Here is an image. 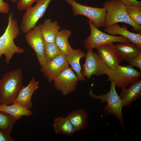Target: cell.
<instances>
[{"label": "cell", "mask_w": 141, "mask_h": 141, "mask_svg": "<svg viewBox=\"0 0 141 141\" xmlns=\"http://www.w3.org/2000/svg\"><path fill=\"white\" fill-rule=\"evenodd\" d=\"M1 78H0V79ZM1 104V100H0V105Z\"/></svg>", "instance_id": "d6a6232c"}, {"label": "cell", "mask_w": 141, "mask_h": 141, "mask_svg": "<svg viewBox=\"0 0 141 141\" xmlns=\"http://www.w3.org/2000/svg\"><path fill=\"white\" fill-rule=\"evenodd\" d=\"M86 55L80 49H73L70 53L66 55L68 63L75 72L79 80L84 81L86 80L85 77L81 74L82 68L80 63V59L85 56Z\"/></svg>", "instance_id": "ffe728a7"}, {"label": "cell", "mask_w": 141, "mask_h": 141, "mask_svg": "<svg viewBox=\"0 0 141 141\" xmlns=\"http://www.w3.org/2000/svg\"><path fill=\"white\" fill-rule=\"evenodd\" d=\"M110 87L109 91L106 94L100 95L99 96L94 94L92 87L89 93V96L96 100H99L101 103H107V105L104 108V113L106 115L113 114L120 121L124 131L123 115L122 110L124 106L122 102L116 91V85L115 83L111 82Z\"/></svg>", "instance_id": "277c9868"}, {"label": "cell", "mask_w": 141, "mask_h": 141, "mask_svg": "<svg viewBox=\"0 0 141 141\" xmlns=\"http://www.w3.org/2000/svg\"><path fill=\"white\" fill-rule=\"evenodd\" d=\"M104 31L111 35H120L128 39L130 42L136 44L141 48V33L132 32L129 31L126 26H123L121 27L117 24L105 27Z\"/></svg>", "instance_id": "9a60e30c"}, {"label": "cell", "mask_w": 141, "mask_h": 141, "mask_svg": "<svg viewBox=\"0 0 141 141\" xmlns=\"http://www.w3.org/2000/svg\"><path fill=\"white\" fill-rule=\"evenodd\" d=\"M103 6L106 10L105 27L121 22L131 25L133 27V31H141V25L135 23L130 18L126 11V6L121 0L107 1L103 3Z\"/></svg>", "instance_id": "3957f363"}, {"label": "cell", "mask_w": 141, "mask_h": 141, "mask_svg": "<svg viewBox=\"0 0 141 141\" xmlns=\"http://www.w3.org/2000/svg\"><path fill=\"white\" fill-rule=\"evenodd\" d=\"M126 10L131 19L137 24L141 25V6H126Z\"/></svg>", "instance_id": "484cf974"}, {"label": "cell", "mask_w": 141, "mask_h": 141, "mask_svg": "<svg viewBox=\"0 0 141 141\" xmlns=\"http://www.w3.org/2000/svg\"><path fill=\"white\" fill-rule=\"evenodd\" d=\"M53 127L55 133L57 134H60L71 136L76 132L68 119L63 116L54 119Z\"/></svg>", "instance_id": "44dd1931"}, {"label": "cell", "mask_w": 141, "mask_h": 141, "mask_svg": "<svg viewBox=\"0 0 141 141\" xmlns=\"http://www.w3.org/2000/svg\"><path fill=\"white\" fill-rule=\"evenodd\" d=\"M0 111L8 114L15 118L17 120L23 116L29 117L32 115V112L16 102L14 101L10 105L2 104L0 105Z\"/></svg>", "instance_id": "7402d4cb"}, {"label": "cell", "mask_w": 141, "mask_h": 141, "mask_svg": "<svg viewBox=\"0 0 141 141\" xmlns=\"http://www.w3.org/2000/svg\"><path fill=\"white\" fill-rule=\"evenodd\" d=\"M38 25L44 40L55 43L56 37L61 28L57 22H52L51 19H47L44 20L42 24Z\"/></svg>", "instance_id": "e0dca14e"}, {"label": "cell", "mask_w": 141, "mask_h": 141, "mask_svg": "<svg viewBox=\"0 0 141 141\" xmlns=\"http://www.w3.org/2000/svg\"><path fill=\"white\" fill-rule=\"evenodd\" d=\"M71 6L74 16L81 15L86 16L93 25L98 28L105 26L106 9L80 4L72 0H65Z\"/></svg>", "instance_id": "8992f818"}, {"label": "cell", "mask_w": 141, "mask_h": 141, "mask_svg": "<svg viewBox=\"0 0 141 141\" xmlns=\"http://www.w3.org/2000/svg\"><path fill=\"white\" fill-rule=\"evenodd\" d=\"M39 81H36L34 78H32L28 85L24 86L15 101L23 106L30 109L32 106L31 97L34 92L39 87Z\"/></svg>", "instance_id": "5bb4252c"}, {"label": "cell", "mask_w": 141, "mask_h": 141, "mask_svg": "<svg viewBox=\"0 0 141 141\" xmlns=\"http://www.w3.org/2000/svg\"><path fill=\"white\" fill-rule=\"evenodd\" d=\"M66 56L61 54L52 60L46 62L41 66L40 70L49 83L64 69L69 67Z\"/></svg>", "instance_id": "8fae6325"}, {"label": "cell", "mask_w": 141, "mask_h": 141, "mask_svg": "<svg viewBox=\"0 0 141 141\" xmlns=\"http://www.w3.org/2000/svg\"><path fill=\"white\" fill-rule=\"evenodd\" d=\"M37 0H18L16 4L17 10L21 11L32 6V4Z\"/></svg>", "instance_id": "4316f807"}, {"label": "cell", "mask_w": 141, "mask_h": 141, "mask_svg": "<svg viewBox=\"0 0 141 141\" xmlns=\"http://www.w3.org/2000/svg\"><path fill=\"white\" fill-rule=\"evenodd\" d=\"M128 62L132 67L138 68L141 71V52L135 57L131 59Z\"/></svg>", "instance_id": "83f0119b"}, {"label": "cell", "mask_w": 141, "mask_h": 141, "mask_svg": "<svg viewBox=\"0 0 141 141\" xmlns=\"http://www.w3.org/2000/svg\"><path fill=\"white\" fill-rule=\"evenodd\" d=\"M4 0H0V13L4 14L9 13L10 8L9 4L4 2Z\"/></svg>", "instance_id": "f546056e"}, {"label": "cell", "mask_w": 141, "mask_h": 141, "mask_svg": "<svg viewBox=\"0 0 141 141\" xmlns=\"http://www.w3.org/2000/svg\"><path fill=\"white\" fill-rule=\"evenodd\" d=\"M85 62L82 66V75L88 79L93 75L97 76L107 74L110 69L98 55L91 49H87Z\"/></svg>", "instance_id": "9c48e42d"}, {"label": "cell", "mask_w": 141, "mask_h": 141, "mask_svg": "<svg viewBox=\"0 0 141 141\" xmlns=\"http://www.w3.org/2000/svg\"><path fill=\"white\" fill-rule=\"evenodd\" d=\"M61 54L60 49L55 43L44 41V54L46 62L52 60Z\"/></svg>", "instance_id": "cb8c5ba5"}, {"label": "cell", "mask_w": 141, "mask_h": 141, "mask_svg": "<svg viewBox=\"0 0 141 141\" xmlns=\"http://www.w3.org/2000/svg\"><path fill=\"white\" fill-rule=\"evenodd\" d=\"M115 46L122 60L128 62L141 52V48L131 42L120 43Z\"/></svg>", "instance_id": "d6986e66"}, {"label": "cell", "mask_w": 141, "mask_h": 141, "mask_svg": "<svg viewBox=\"0 0 141 141\" xmlns=\"http://www.w3.org/2000/svg\"><path fill=\"white\" fill-rule=\"evenodd\" d=\"M75 131L85 128L88 125L89 117L87 113L83 109H76L69 113L66 115Z\"/></svg>", "instance_id": "ac0fdd59"}, {"label": "cell", "mask_w": 141, "mask_h": 141, "mask_svg": "<svg viewBox=\"0 0 141 141\" xmlns=\"http://www.w3.org/2000/svg\"><path fill=\"white\" fill-rule=\"evenodd\" d=\"M51 1L37 0L34 6L26 10L22 17L20 27L23 33L26 34L36 26L38 20L44 14Z\"/></svg>", "instance_id": "ba28073f"}, {"label": "cell", "mask_w": 141, "mask_h": 141, "mask_svg": "<svg viewBox=\"0 0 141 141\" xmlns=\"http://www.w3.org/2000/svg\"><path fill=\"white\" fill-rule=\"evenodd\" d=\"M13 13L10 12L8 15V26L0 37V58L4 55L5 61L8 64L15 54H21L24 52V49L16 46L14 42L20 33L21 30L17 20L13 18Z\"/></svg>", "instance_id": "7a4b0ae2"}, {"label": "cell", "mask_w": 141, "mask_h": 141, "mask_svg": "<svg viewBox=\"0 0 141 141\" xmlns=\"http://www.w3.org/2000/svg\"><path fill=\"white\" fill-rule=\"evenodd\" d=\"M25 40L30 47L35 51L39 63L43 66L46 62L44 54V40L38 25L27 33Z\"/></svg>", "instance_id": "7c38bea8"}, {"label": "cell", "mask_w": 141, "mask_h": 141, "mask_svg": "<svg viewBox=\"0 0 141 141\" xmlns=\"http://www.w3.org/2000/svg\"><path fill=\"white\" fill-rule=\"evenodd\" d=\"M71 34L70 31L63 29L59 32L55 39V43L60 49L62 53L66 56L73 50L68 41V38Z\"/></svg>", "instance_id": "603a6c76"}, {"label": "cell", "mask_w": 141, "mask_h": 141, "mask_svg": "<svg viewBox=\"0 0 141 141\" xmlns=\"http://www.w3.org/2000/svg\"><path fill=\"white\" fill-rule=\"evenodd\" d=\"M126 6L128 5L141 6V2L137 0H121Z\"/></svg>", "instance_id": "4dcf8cb0"}, {"label": "cell", "mask_w": 141, "mask_h": 141, "mask_svg": "<svg viewBox=\"0 0 141 141\" xmlns=\"http://www.w3.org/2000/svg\"><path fill=\"white\" fill-rule=\"evenodd\" d=\"M124 106L129 107L133 102L139 98L141 96V80L139 79L131 84L127 89L122 88L119 95Z\"/></svg>", "instance_id": "2e32d148"}, {"label": "cell", "mask_w": 141, "mask_h": 141, "mask_svg": "<svg viewBox=\"0 0 141 141\" xmlns=\"http://www.w3.org/2000/svg\"><path fill=\"white\" fill-rule=\"evenodd\" d=\"M10 133L0 130V141H14Z\"/></svg>", "instance_id": "f1b7e54d"}, {"label": "cell", "mask_w": 141, "mask_h": 141, "mask_svg": "<svg viewBox=\"0 0 141 141\" xmlns=\"http://www.w3.org/2000/svg\"><path fill=\"white\" fill-rule=\"evenodd\" d=\"M23 77L21 68L6 73L0 79L1 104H11L24 87Z\"/></svg>", "instance_id": "6da1fadb"}, {"label": "cell", "mask_w": 141, "mask_h": 141, "mask_svg": "<svg viewBox=\"0 0 141 141\" xmlns=\"http://www.w3.org/2000/svg\"><path fill=\"white\" fill-rule=\"evenodd\" d=\"M107 81H113L118 87L126 88L130 84L140 79L141 72L130 64L126 66L119 65L113 69H109L107 74Z\"/></svg>", "instance_id": "5b68a950"}, {"label": "cell", "mask_w": 141, "mask_h": 141, "mask_svg": "<svg viewBox=\"0 0 141 141\" xmlns=\"http://www.w3.org/2000/svg\"><path fill=\"white\" fill-rule=\"evenodd\" d=\"M72 0L76 1V0Z\"/></svg>", "instance_id": "836d02e7"}, {"label": "cell", "mask_w": 141, "mask_h": 141, "mask_svg": "<svg viewBox=\"0 0 141 141\" xmlns=\"http://www.w3.org/2000/svg\"><path fill=\"white\" fill-rule=\"evenodd\" d=\"M90 33L85 40L84 45L87 49H92L104 44L114 42L126 43L129 40L122 36H112L104 33L95 26L89 20Z\"/></svg>", "instance_id": "52a82bcc"}, {"label": "cell", "mask_w": 141, "mask_h": 141, "mask_svg": "<svg viewBox=\"0 0 141 141\" xmlns=\"http://www.w3.org/2000/svg\"><path fill=\"white\" fill-rule=\"evenodd\" d=\"M11 1L13 2H16L18 0H10Z\"/></svg>", "instance_id": "1f68e13d"}, {"label": "cell", "mask_w": 141, "mask_h": 141, "mask_svg": "<svg viewBox=\"0 0 141 141\" xmlns=\"http://www.w3.org/2000/svg\"><path fill=\"white\" fill-rule=\"evenodd\" d=\"M102 60L110 69L119 65L122 60L113 43L100 46L96 48Z\"/></svg>", "instance_id": "4fadbf2b"}, {"label": "cell", "mask_w": 141, "mask_h": 141, "mask_svg": "<svg viewBox=\"0 0 141 141\" xmlns=\"http://www.w3.org/2000/svg\"><path fill=\"white\" fill-rule=\"evenodd\" d=\"M79 81L72 69L68 67L61 72L54 80L55 89L66 95L75 91Z\"/></svg>", "instance_id": "30bf717a"}, {"label": "cell", "mask_w": 141, "mask_h": 141, "mask_svg": "<svg viewBox=\"0 0 141 141\" xmlns=\"http://www.w3.org/2000/svg\"><path fill=\"white\" fill-rule=\"evenodd\" d=\"M17 120L14 116L0 111V130L11 133Z\"/></svg>", "instance_id": "d4e9b609"}]
</instances>
